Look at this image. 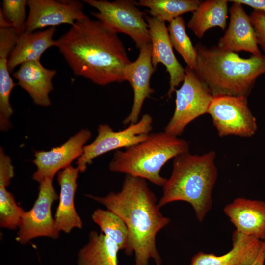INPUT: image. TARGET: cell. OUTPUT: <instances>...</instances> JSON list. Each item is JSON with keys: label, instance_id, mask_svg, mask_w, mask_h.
Segmentation results:
<instances>
[{"label": "cell", "instance_id": "cell-1", "mask_svg": "<svg viewBox=\"0 0 265 265\" xmlns=\"http://www.w3.org/2000/svg\"><path fill=\"white\" fill-rule=\"evenodd\" d=\"M55 46L76 76L101 86L125 81L124 69L131 61L124 44L99 20L76 22Z\"/></svg>", "mask_w": 265, "mask_h": 265}, {"label": "cell", "instance_id": "cell-2", "mask_svg": "<svg viewBox=\"0 0 265 265\" xmlns=\"http://www.w3.org/2000/svg\"><path fill=\"white\" fill-rule=\"evenodd\" d=\"M86 196L104 206L124 222L129 233L125 253L128 256L134 254L135 265H149L151 259L156 265H161L156 237L170 219L160 211L146 180L126 175L119 191H112L105 196Z\"/></svg>", "mask_w": 265, "mask_h": 265}, {"label": "cell", "instance_id": "cell-3", "mask_svg": "<svg viewBox=\"0 0 265 265\" xmlns=\"http://www.w3.org/2000/svg\"><path fill=\"white\" fill-rule=\"evenodd\" d=\"M197 51L194 70L213 97H247L257 78L265 73V54L243 58L237 53L217 46L207 48L200 43Z\"/></svg>", "mask_w": 265, "mask_h": 265}, {"label": "cell", "instance_id": "cell-4", "mask_svg": "<svg viewBox=\"0 0 265 265\" xmlns=\"http://www.w3.org/2000/svg\"><path fill=\"white\" fill-rule=\"evenodd\" d=\"M215 158L214 151L202 155L188 152L175 157L171 174L162 186L159 207L175 201L187 202L202 222L212 207V193L217 178Z\"/></svg>", "mask_w": 265, "mask_h": 265}, {"label": "cell", "instance_id": "cell-5", "mask_svg": "<svg viewBox=\"0 0 265 265\" xmlns=\"http://www.w3.org/2000/svg\"><path fill=\"white\" fill-rule=\"evenodd\" d=\"M189 149L186 140L165 132L150 133L144 141L117 150L108 167L111 172L141 178L162 187L167 179L160 175L161 169L171 159L189 152Z\"/></svg>", "mask_w": 265, "mask_h": 265}, {"label": "cell", "instance_id": "cell-6", "mask_svg": "<svg viewBox=\"0 0 265 265\" xmlns=\"http://www.w3.org/2000/svg\"><path fill=\"white\" fill-rule=\"evenodd\" d=\"M98 12L91 14L108 30L129 36L139 49L151 44V37L145 14L137 7L133 0H83Z\"/></svg>", "mask_w": 265, "mask_h": 265}, {"label": "cell", "instance_id": "cell-7", "mask_svg": "<svg viewBox=\"0 0 265 265\" xmlns=\"http://www.w3.org/2000/svg\"><path fill=\"white\" fill-rule=\"evenodd\" d=\"M175 92V110L164 132L178 137L190 122L207 113L213 96L195 71L187 66L183 84Z\"/></svg>", "mask_w": 265, "mask_h": 265}, {"label": "cell", "instance_id": "cell-8", "mask_svg": "<svg viewBox=\"0 0 265 265\" xmlns=\"http://www.w3.org/2000/svg\"><path fill=\"white\" fill-rule=\"evenodd\" d=\"M153 118L148 114L143 115L136 123L118 132L113 131L108 124L99 125L98 135L94 140L85 145L82 155L76 164L80 172H84L87 165L96 158L112 150L127 148L145 140L152 130Z\"/></svg>", "mask_w": 265, "mask_h": 265}, {"label": "cell", "instance_id": "cell-9", "mask_svg": "<svg viewBox=\"0 0 265 265\" xmlns=\"http://www.w3.org/2000/svg\"><path fill=\"white\" fill-rule=\"evenodd\" d=\"M207 113L221 137L230 135L250 137L257 129L256 119L245 97H213Z\"/></svg>", "mask_w": 265, "mask_h": 265}, {"label": "cell", "instance_id": "cell-10", "mask_svg": "<svg viewBox=\"0 0 265 265\" xmlns=\"http://www.w3.org/2000/svg\"><path fill=\"white\" fill-rule=\"evenodd\" d=\"M53 179L45 178L39 182L38 197L32 207L24 212L19 226L16 240L24 244L39 237L57 239L59 232L55 228L51 207L59 199L52 184Z\"/></svg>", "mask_w": 265, "mask_h": 265}, {"label": "cell", "instance_id": "cell-11", "mask_svg": "<svg viewBox=\"0 0 265 265\" xmlns=\"http://www.w3.org/2000/svg\"><path fill=\"white\" fill-rule=\"evenodd\" d=\"M29 13L25 31L32 32L47 26L62 24L73 25L88 18L83 12L82 2L75 0H28Z\"/></svg>", "mask_w": 265, "mask_h": 265}, {"label": "cell", "instance_id": "cell-12", "mask_svg": "<svg viewBox=\"0 0 265 265\" xmlns=\"http://www.w3.org/2000/svg\"><path fill=\"white\" fill-rule=\"evenodd\" d=\"M91 136L90 131L83 129L60 146L49 151H36L33 161L36 170L33 179L39 183L45 178L53 179L57 172L70 166L74 160L82 155L85 144Z\"/></svg>", "mask_w": 265, "mask_h": 265}, {"label": "cell", "instance_id": "cell-13", "mask_svg": "<svg viewBox=\"0 0 265 265\" xmlns=\"http://www.w3.org/2000/svg\"><path fill=\"white\" fill-rule=\"evenodd\" d=\"M148 25L151 45L152 63L155 70L159 63L166 67L170 76L169 98L185 78V69L176 58L165 22L151 16L145 17Z\"/></svg>", "mask_w": 265, "mask_h": 265}, {"label": "cell", "instance_id": "cell-14", "mask_svg": "<svg viewBox=\"0 0 265 265\" xmlns=\"http://www.w3.org/2000/svg\"><path fill=\"white\" fill-rule=\"evenodd\" d=\"M137 58L125 68L124 78L134 93L133 105L130 113L124 119V125L136 123L139 120L145 99L153 92L150 87V79L155 71L152 63L151 45H145L139 49Z\"/></svg>", "mask_w": 265, "mask_h": 265}, {"label": "cell", "instance_id": "cell-15", "mask_svg": "<svg viewBox=\"0 0 265 265\" xmlns=\"http://www.w3.org/2000/svg\"><path fill=\"white\" fill-rule=\"evenodd\" d=\"M228 1L233 2L229 10V24L217 46L235 53L244 51L253 55H261L254 28L243 5L232 0Z\"/></svg>", "mask_w": 265, "mask_h": 265}, {"label": "cell", "instance_id": "cell-16", "mask_svg": "<svg viewBox=\"0 0 265 265\" xmlns=\"http://www.w3.org/2000/svg\"><path fill=\"white\" fill-rule=\"evenodd\" d=\"M232 248L227 253L216 256L199 252L191 259L190 265H251L258 257L264 241L235 230Z\"/></svg>", "mask_w": 265, "mask_h": 265}, {"label": "cell", "instance_id": "cell-17", "mask_svg": "<svg viewBox=\"0 0 265 265\" xmlns=\"http://www.w3.org/2000/svg\"><path fill=\"white\" fill-rule=\"evenodd\" d=\"M224 212L242 234L265 240V202L237 198L224 208Z\"/></svg>", "mask_w": 265, "mask_h": 265}, {"label": "cell", "instance_id": "cell-18", "mask_svg": "<svg viewBox=\"0 0 265 265\" xmlns=\"http://www.w3.org/2000/svg\"><path fill=\"white\" fill-rule=\"evenodd\" d=\"M79 172L77 167L70 165L58 172L57 179L60 191L54 218L55 228L58 232L69 233L74 228L80 229L82 227V220L74 205Z\"/></svg>", "mask_w": 265, "mask_h": 265}, {"label": "cell", "instance_id": "cell-19", "mask_svg": "<svg viewBox=\"0 0 265 265\" xmlns=\"http://www.w3.org/2000/svg\"><path fill=\"white\" fill-rule=\"evenodd\" d=\"M56 73L55 70L45 68L40 61H31L22 64L13 75L35 104L46 107L51 104L49 93L53 89L52 80Z\"/></svg>", "mask_w": 265, "mask_h": 265}, {"label": "cell", "instance_id": "cell-20", "mask_svg": "<svg viewBox=\"0 0 265 265\" xmlns=\"http://www.w3.org/2000/svg\"><path fill=\"white\" fill-rule=\"evenodd\" d=\"M18 36L13 28H0V128L2 131L8 128L13 112L10 96L16 84L10 75L8 61Z\"/></svg>", "mask_w": 265, "mask_h": 265}, {"label": "cell", "instance_id": "cell-21", "mask_svg": "<svg viewBox=\"0 0 265 265\" xmlns=\"http://www.w3.org/2000/svg\"><path fill=\"white\" fill-rule=\"evenodd\" d=\"M55 27L36 32L25 31L19 35L8 61L10 73L18 66L31 61H40L42 54L50 47L55 46L53 37Z\"/></svg>", "mask_w": 265, "mask_h": 265}, {"label": "cell", "instance_id": "cell-22", "mask_svg": "<svg viewBox=\"0 0 265 265\" xmlns=\"http://www.w3.org/2000/svg\"><path fill=\"white\" fill-rule=\"evenodd\" d=\"M117 245L102 232L91 231L77 255V265H118Z\"/></svg>", "mask_w": 265, "mask_h": 265}, {"label": "cell", "instance_id": "cell-23", "mask_svg": "<svg viewBox=\"0 0 265 265\" xmlns=\"http://www.w3.org/2000/svg\"><path fill=\"white\" fill-rule=\"evenodd\" d=\"M228 0L201 1L187 23V27L199 38L210 28L218 26L224 30L228 18Z\"/></svg>", "mask_w": 265, "mask_h": 265}, {"label": "cell", "instance_id": "cell-24", "mask_svg": "<svg viewBox=\"0 0 265 265\" xmlns=\"http://www.w3.org/2000/svg\"><path fill=\"white\" fill-rule=\"evenodd\" d=\"M200 3L198 0H140L137 4L148 8L151 17L170 23L185 13L193 12Z\"/></svg>", "mask_w": 265, "mask_h": 265}, {"label": "cell", "instance_id": "cell-25", "mask_svg": "<svg viewBox=\"0 0 265 265\" xmlns=\"http://www.w3.org/2000/svg\"><path fill=\"white\" fill-rule=\"evenodd\" d=\"M92 220L102 233L116 243L120 250H126L129 244V233L123 220L114 212L97 209L91 215Z\"/></svg>", "mask_w": 265, "mask_h": 265}, {"label": "cell", "instance_id": "cell-26", "mask_svg": "<svg viewBox=\"0 0 265 265\" xmlns=\"http://www.w3.org/2000/svg\"><path fill=\"white\" fill-rule=\"evenodd\" d=\"M168 31L173 47L182 56L187 67L194 70L196 67L197 51L186 32L184 19L180 16L171 21Z\"/></svg>", "mask_w": 265, "mask_h": 265}, {"label": "cell", "instance_id": "cell-27", "mask_svg": "<svg viewBox=\"0 0 265 265\" xmlns=\"http://www.w3.org/2000/svg\"><path fill=\"white\" fill-rule=\"evenodd\" d=\"M7 187L0 184V226L14 230L19 227L25 211L17 205Z\"/></svg>", "mask_w": 265, "mask_h": 265}, {"label": "cell", "instance_id": "cell-28", "mask_svg": "<svg viewBox=\"0 0 265 265\" xmlns=\"http://www.w3.org/2000/svg\"><path fill=\"white\" fill-rule=\"evenodd\" d=\"M26 0H3L1 10L19 35L25 31Z\"/></svg>", "mask_w": 265, "mask_h": 265}, {"label": "cell", "instance_id": "cell-29", "mask_svg": "<svg viewBox=\"0 0 265 265\" xmlns=\"http://www.w3.org/2000/svg\"><path fill=\"white\" fill-rule=\"evenodd\" d=\"M249 17L255 31L258 44L265 53V12L254 10Z\"/></svg>", "mask_w": 265, "mask_h": 265}, {"label": "cell", "instance_id": "cell-30", "mask_svg": "<svg viewBox=\"0 0 265 265\" xmlns=\"http://www.w3.org/2000/svg\"><path fill=\"white\" fill-rule=\"evenodd\" d=\"M242 5L250 6L255 10L265 12V0H232Z\"/></svg>", "mask_w": 265, "mask_h": 265}, {"label": "cell", "instance_id": "cell-31", "mask_svg": "<svg viewBox=\"0 0 265 265\" xmlns=\"http://www.w3.org/2000/svg\"><path fill=\"white\" fill-rule=\"evenodd\" d=\"M265 240L258 257L251 265H265Z\"/></svg>", "mask_w": 265, "mask_h": 265}, {"label": "cell", "instance_id": "cell-32", "mask_svg": "<svg viewBox=\"0 0 265 265\" xmlns=\"http://www.w3.org/2000/svg\"><path fill=\"white\" fill-rule=\"evenodd\" d=\"M0 28H12V24L6 19L1 9L0 10Z\"/></svg>", "mask_w": 265, "mask_h": 265}]
</instances>
